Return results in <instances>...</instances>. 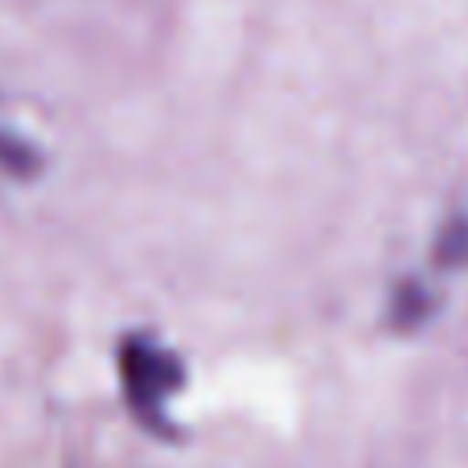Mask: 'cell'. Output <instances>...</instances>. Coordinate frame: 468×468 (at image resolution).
<instances>
[{"instance_id":"obj_1","label":"cell","mask_w":468,"mask_h":468,"mask_svg":"<svg viewBox=\"0 0 468 468\" xmlns=\"http://www.w3.org/2000/svg\"><path fill=\"white\" fill-rule=\"evenodd\" d=\"M177 382H181V370L169 354H161L153 346H140V341L123 346V387H128L136 415H144L148 423L161 420V407L177 390Z\"/></svg>"},{"instance_id":"obj_2","label":"cell","mask_w":468,"mask_h":468,"mask_svg":"<svg viewBox=\"0 0 468 468\" xmlns=\"http://www.w3.org/2000/svg\"><path fill=\"white\" fill-rule=\"evenodd\" d=\"M431 308H436V296H431L423 283H403V292L395 296V324L415 329V324H420Z\"/></svg>"},{"instance_id":"obj_3","label":"cell","mask_w":468,"mask_h":468,"mask_svg":"<svg viewBox=\"0 0 468 468\" xmlns=\"http://www.w3.org/2000/svg\"><path fill=\"white\" fill-rule=\"evenodd\" d=\"M436 263L440 267H468V214L452 218L436 242Z\"/></svg>"}]
</instances>
